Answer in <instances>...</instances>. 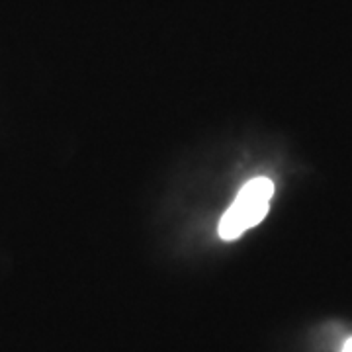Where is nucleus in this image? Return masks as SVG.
Instances as JSON below:
<instances>
[{"label":"nucleus","mask_w":352,"mask_h":352,"mask_svg":"<svg viewBox=\"0 0 352 352\" xmlns=\"http://www.w3.org/2000/svg\"><path fill=\"white\" fill-rule=\"evenodd\" d=\"M272 196H274V182L270 178L256 176L249 180L239 190L235 201L229 206V210L221 217L219 237L233 241L241 237L247 229L258 226L268 214Z\"/></svg>","instance_id":"1"},{"label":"nucleus","mask_w":352,"mask_h":352,"mask_svg":"<svg viewBox=\"0 0 352 352\" xmlns=\"http://www.w3.org/2000/svg\"><path fill=\"white\" fill-rule=\"evenodd\" d=\"M342 352H352V337L346 342H344V346H342Z\"/></svg>","instance_id":"2"}]
</instances>
